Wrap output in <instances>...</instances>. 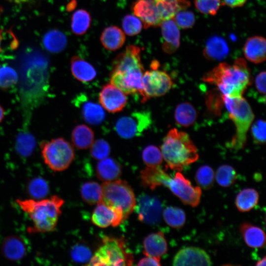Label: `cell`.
<instances>
[{"mask_svg":"<svg viewBox=\"0 0 266 266\" xmlns=\"http://www.w3.org/2000/svg\"><path fill=\"white\" fill-rule=\"evenodd\" d=\"M110 83L126 95L142 93L144 68L139 47L130 45L115 58L112 64Z\"/></svg>","mask_w":266,"mask_h":266,"instance_id":"1","label":"cell"},{"mask_svg":"<svg viewBox=\"0 0 266 266\" xmlns=\"http://www.w3.org/2000/svg\"><path fill=\"white\" fill-rule=\"evenodd\" d=\"M16 203L32 222L27 229L29 233H48L56 228L64 200L57 195H53L40 199H17Z\"/></svg>","mask_w":266,"mask_h":266,"instance_id":"2","label":"cell"},{"mask_svg":"<svg viewBox=\"0 0 266 266\" xmlns=\"http://www.w3.org/2000/svg\"><path fill=\"white\" fill-rule=\"evenodd\" d=\"M202 80L215 85L223 96L230 98L242 97L251 82L246 62L242 58L232 65L220 63L205 74Z\"/></svg>","mask_w":266,"mask_h":266,"instance_id":"3","label":"cell"},{"mask_svg":"<svg viewBox=\"0 0 266 266\" xmlns=\"http://www.w3.org/2000/svg\"><path fill=\"white\" fill-rule=\"evenodd\" d=\"M161 151L168 166L177 171H181L199 158L197 148L189 135L175 128L165 137Z\"/></svg>","mask_w":266,"mask_h":266,"instance_id":"4","label":"cell"},{"mask_svg":"<svg viewBox=\"0 0 266 266\" xmlns=\"http://www.w3.org/2000/svg\"><path fill=\"white\" fill-rule=\"evenodd\" d=\"M222 98L229 117L236 128L230 147L236 150H240L245 145L247 133L254 118V113L249 104L242 97L230 98L222 95Z\"/></svg>","mask_w":266,"mask_h":266,"instance_id":"5","label":"cell"},{"mask_svg":"<svg viewBox=\"0 0 266 266\" xmlns=\"http://www.w3.org/2000/svg\"><path fill=\"white\" fill-rule=\"evenodd\" d=\"M133 256L123 238L105 236L87 266H131Z\"/></svg>","mask_w":266,"mask_h":266,"instance_id":"6","label":"cell"},{"mask_svg":"<svg viewBox=\"0 0 266 266\" xmlns=\"http://www.w3.org/2000/svg\"><path fill=\"white\" fill-rule=\"evenodd\" d=\"M101 201L112 207L122 210L124 220L134 210L136 199L133 190L125 180H115L104 182L102 185Z\"/></svg>","mask_w":266,"mask_h":266,"instance_id":"7","label":"cell"},{"mask_svg":"<svg viewBox=\"0 0 266 266\" xmlns=\"http://www.w3.org/2000/svg\"><path fill=\"white\" fill-rule=\"evenodd\" d=\"M41 149L45 164L55 172L67 169L74 158L73 147L62 137L42 143Z\"/></svg>","mask_w":266,"mask_h":266,"instance_id":"8","label":"cell"},{"mask_svg":"<svg viewBox=\"0 0 266 266\" xmlns=\"http://www.w3.org/2000/svg\"><path fill=\"white\" fill-rule=\"evenodd\" d=\"M159 63L153 61L151 69L144 72L142 77V101L162 96L171 88L173 81L170 76L165 71L158 69Z\"/></svg>","mask_w":266,"mask_h":266,"instance_id":"9","label":"cell"},{"mask_svg":"<svg viewBox=\"0 0 266 266\" xmlns=\"http://www.w3.org/2000/svg\"><path fill=\"white\" fill-rule=\"evenodd\" d=\"M151 123L149 112L145 111H136L129 115L120 117L115 124V129L121 137L130 139L139 136L148 128Z\"/></svg>","mask_w":266,"mask_h":266,"instance_id":"10","label":"cell"},{"mask_svg":"<svg viewBox=\"0 0 266 266\" xmlns=\"http://www.w3.org/2000/svg\"><path fill=\"white\" fill-rule=\"evenodd\" d=\"M166 187L185 204L196 207L200 203L201 188L194 187L180 171L176 173L174 178H171Z\"/></svg>","mask_w":266,"mask_h":266,"instance_id":"11","label":"cell"},{"mask_svg":"<svg viewBox=\"0 0 266 266\" xmlns=\"http://www.w3.org/2000/svg\"><path fill=\"white\" fill-rule=\"evenodd\" d=\"M138 219L141 222L153 225L159 222L162 214V205L160 200L154 197L140 195L136 201L134 207Z\"/></svg>","mask_w":266,"mask_h":266,"instance_id":"12","label":"cell"},{"mask_svg":"<svg viewBox=\"0 0 266 266\" xmlns=\"http://www.w3.org/2000/svg\"><path fill=\"white\" fill-rule=\"evenodd\" d=\"M132 9L134 15L141 20L145 29L160 26L163 22L157 0H136Z\"/></svg>","mask_w":266,"mask_h":266,"instance_id":"13","label":"cell"},{"mask_svg":"<svg viewBox=\"0 0 266 266\" xmlns=\"http://www.w3.org/2000/svg\"><path fill=\"white\" fill-rule=\"evenodd\" d=\"M99 99L101 106L110 113L122 111L127 102L126 94L111 83L102 87Z\"/></svg>","mask_w":266,"mask_h":266,"instance_id":"14","label":"cell"},{"mask_svg":"<svg viewBox=\"0 0 266 266\" xmlns=\"http://www.w3.org/2000/svg\"><path fill=\"white\" fill-rule=\"evenodd\" d=\"M91 220L97 226L103 228L110 226L117 227L124 221L121 208L108 206L101 201L94 210Z\"/></svg>","mask_w":266,"mask_h":266,"instance_id":"15","label":"cell"},{"mask_svg":"<svg viewBox=\"0 0 266 266\" xmlns=\"http://www.w3.org/2000/svg\"><path fill=\"white\" fill-rule=\"evenodd\" d=\"M173 266H210L211 259L202 249L187 247L180 249L173 260Z\"/></svg>","mask_w":266,"mask_h":266,"instance_id":"16","label":"cell"},{"mask_svg":"<svg viewBox=\"0 0 266 266\" xmlns=\"http://www.w3.org/2000/svg\"><path fill=\"white\" fill-rule=\"evenodd\" d=\"M28 251V245L21 236L10 235L4 238L0 245V253L6 260L17 262L22 260Z\"/></svg>","mask_w":266,"mask_h":266,"instance_id":"17","label":"cell"},{"mask_svg":"<svg viewBox=\"0 0 266 266\" xmlns=\"http://www.w3.org/2000/svg\"><path fill=\"white\" fill-rule=\"evenodd\" d=\"M163 39L162 48L167 54L175 52L180 45V33L173 18L164 21L161 24Z\"/></svg>","mask_w":266,"mask_h":266,"instance_id":"18","label":"cell"},{"mask_svg":"<svg viewBox=\"0 0 266 266\" xmlns=\"http://www.w3.org/2000/svg\"><path fill=\"white\" fill-rule=\"evenodd\" d=\"M140 177L142 186L151 190L162 185L166 187L171 178L160 166L145 167L140 171Z\"/></svg>","mask_w":266,"mask_h":266,"instance_id":"19","label":"cell"},{"mask_svg":"<svg viewBox=\"0 0 266 266\" xmlns=\"http://www.w3.org/2000/svg\"><path fill=\"white\" fill-rule=\"evenodd\" d=\"M266 51V39L260 36H255L248 38L243 48L245 58L248 61L256 64L265 61Z\"/></svg>","mask_w":266,"mask_h":266,"instance_id":"20","label":"cell"},{"mask_svg":"<svg viewBox=\"0 0 266 266\" xmlns=\"http://www.w3.org/2000/svg\"><path fill=\"white\" fill-rule=\"evenodd\" d=\"M143 253L146 256L161 258L167 251V244L162 232L148 235L143 241Z\"/></svg>","mask_w":266,"mask_h":266,"instance_id":"21","label":"cell"},{"mask_svg":"<svg viewBox=\"0 0 266 266\" xmlns=\"http://www.w3.org/2000/svg\"><path fill=\"white\" fill-rule=\"evenodd\" d=\"M239 230L248 246L253 248H263L265 246V233L260 228L244 223L240 225Z\"/></svg>","mask_w":266,"mask_h":266,"instance_id":"22","label":"cell"},{"mask_svg":"<svg viewBox=\"0 0 266 266\" xmlns=\"http://www.w3.org/2000/svg\"><path fill=\"white\" fill-rule=\"evenodd\" d=\"M70 68L73 76L82 82L92 81L97 75L96 70L93 66L78 56H74L71 58Z\"/></svg>","mask_w":266,"mask_h":266,"instance_id":"23","label":"cell"},{"mask_svg":"<svg viewBox=\"0 0 266 266\" xmlns=\"http://www.w3.org/2000/svg\"><path fill=\"white\" fill-rule=\"evenodd\" d=\"M203 53L204 56L210 61H221L227 56L229 47L223 38L214 36L207 40Z\"/></svg>","mask_w":266,"mask_h":266,"instance_id":"24","label":"cell"},{"mask_svg":"<svg viewBox=\"0 0 266 266\" xmlns=\"http://www.w3.org/2000/svg\"><path fill=\"white\" fill-rule=\"evenodd\" d=\"M120 165L111 158L107 157L100 160L96 166L98 178L104 182L117 179L121 175Z\"/></svg>","mask_w":266,"mask_h":266,"instance_id":"25","label":"cell"},{"mask_svg":"<svg viewBox=\"0 0 266 266\" xmlns=\"http://www.w3.org/2000/svg\"><path fill=\"white\" fill-rule=\"evenodd\" d=\"M100 41L103 47L110 51H115L122 47L126 40L124 32L117 26L105 28L100 36Z\"/></svg>","mask_w":266,"mask_h":266,"instance_id":"26","label":"cell"},{"mask_svg":"<svg viewBox=\"0 0 266 266\" xmlns=\"http://www.w3.org/2000/svg\"><path fill=\"white\" fill-rule=\"evenodd\" d=\"M81 112L84 120L92 125L100 124L105 117L103 107L91 101H85L82 103Z\"/></svg>","mask_w":266,"mask_h":266,"instance_id":"27","label":"cell"},{"mask_svg":"<svg viewBox=\"0 0 266 266\" xmlns=\"http://www.w3.org/2000/svg\"><path fill=\"white\" fill-rule=\"evenodd\" d=\"M71 139L74 146L79 149L89 148L94 141L93 131L87 125L76 126L71 133Z\"/></svg>","mask_w":266,"mask_h":266,"instance_id":"28","label":"cell"},{"mask_svg":"<svg viewBox=\"0 0 266 266\" xmlns=\"http://www.w3.org/2000/svg\"><path fill=\"white\" fill-rule=\"evenodd\" d=\"M259 199V195L257 190L253 188H246L237 194L235 204L239 211L248 212L258 204Z\"/></svg>","mask_w":266,"mask_h":266,"instance_id":"29","label":"cell"},{"mask_svg":"<svg viewBox=\"0 0 266 266\" xmlns=\"http://www.w3.org/2000/svg\"><path fill=\"white\" fill-rule=\"evenodd\" d=\"M157 2L163 21L172 18L178 12L190 6L187 0H157Z\"/></svg>","mask_w":266,"mask_h":266,"instance_id":"30","label":"cell"},{"mask_svg":"<svg viewBox=\"0 0 266 266\" xmlns=\"http://www.w3.org/2000/svg\"><path fill=\"white\" fill-rule=\"evenodd\" d=\"M174 117L178 125L187 127L194 124L197 117V112L190 103L184 102L176 106Z\"/></svg>","mask_w":266,"mask_h":266,"instance_id":"31","label":"cell"},{"mask_svg":"<svg viewBox=\"0 0 266 266\" xmlns=\"http://www.w3.org/2000/svg\"><path fill=\"white\" fill-rule=\"evenodd\" d=\"M45 48L53 53H58L64 50L67 43L65 35L58 30H51L47 32L43 38Z\"/></svg>","mask_w":266,"mask_h":266,"instance_id":"32","label":"cell"},{"mask_svg":"<svg viewBox=\"0 0 266 266\" xmlns=\"http://www.w3.org/2000/svg\"><path fill=\"white\" fill-rule=\"evenodd\" d=\"M80 191L82 199L89 204H96L101 200V185L95 181L85 182L82 185Z\"/></svg>","mask_w":266,"mask_h":266,"instance_id":"33","label":"cell"},{"mask_svg":"<svg viewBox=\"0 0 266 266\" xmlns=\"http://www.w3.org/2000/svg\"><path fill=\"white\" fill-rule=\"evenodd\" d=\"M91 21V17L87 11L84 9L76 10L71 17V28L72 32L76 35L84 34L89 28Z\"/></svg>","mask_w":266,"mask_h":266,"instance_id":"34","label":"cell"},{"mask_svg":"<svg viewBox=\"0 0 266 266\" xmlns=\"http://www.w3.org/2000/svg\"><path fill=\"white\" fill-rule=\"evenodd\" d=\"M163 215L166 223L173 228H180L185 223L186 215L185 212L179 207H167L164 210Z\"/></svg>","mask_w":266,"mask_h":266,"instance_id":"35","label":"cell"},{"mask_svg":"<svg viewBox=\"0 0 266 266\" xmlns=\"http://www.w3.org/2000/svg\"><path fill=\"white\" fill-rule=\"evenodd\" d=\"M237 178L235 169L231 166L223 165L220 166L215 173L217 183L223 187H228L234 184Z\"/></svg>","mask_w":266,"mask_h":266,"instance_id":"36","label":"cell"},{"mask_svg":"<svg viewBox=\"0 0 266 266\" xmlns=\"http://www.w3.org/2000/svg\"><path fill=\"white\" fill-rule=\"evenodd\" d=\"M195 180L198 186L201 189H210L214 183V173L212 168L207 165L200 167L195 175Z\"/></svg>","mask_w":266,"mask_h":266,"instance_id":"37","label":"cell"},{"mask_svg":"<svg viewBox=\"0 0 266 266\" xmlns=\"http://www.w3.org/2000/svg\"><path fill=\"white\" fill-rule=\"evenodd\" d=\"M18 76L17 72L11 66L3 65L0 66V88L7 90L18 82Z\"/></svg>","mask_w":266,"mask_h":266,"instance_id":"38","label":"cell"},{"mask_svg":"<svg viewBox=\"0 0 266 266\" xmlns=\"http://www.w3.org/2000/svg\"><path fill=\"white\" fill-rule=\"evenodd\" d=\"M142 158L148 167L160 166L163 161L161 151L157 146L152 145H148L143 149Z\"/></svg>","mask_w":266,"mask_h":266,"instance_id":"39","label":"cell"},{"mask_svg":"<svg viewBox=\"0 0 266 266\" xmlns=\"http://www.w3.org/2000/svg\"><path fill=\"white\" fill-rule=\"evenodd\" d=\"M28 191L33 199H40L45 198L49 192V186L44 179L35 178L29 183Z\"/></svg>","mask_w":266,"mask_h":266,"instance_id":"40","label":"cell"},{"mask_svg":"<svg viewBox=\"0 0 266 266\" xmlns=\"http://www.w3.org/2000/svg\"><path fill=\"white\" fill-rule=\"evenodd\" d=\"M142 23L136 16L127 15L122 21V27L124 32L127 35L133 36L140 33L142 28Z\"/></svg>","mask_w":266,"mask_h":266,"instance_id":"41","label":"cell"},{"mask_svg":"<svg viewBox=\"0 0 266 266\" xmlns=\"http://www.w3.org/2000/svg\"><path fill=\"white\" fill-rule=\"evenodd\" d=\"M90 147L91 156L96 160L104 159L109 155L110 147L108 143L102 139L94 141Z\"/></svg>","mask_w":266,"mask_h":266,"instance_id":"42","label":"cell"},{"mask_svg":"<svg viewBox=\"0 0 266 266\" xmlns=\"http://www.w3.org/2000/svg\"><path fill=\"white\" fill-rule=\"evenodd\" d=\"M72 259L78 263L89 262L92 257V253L90 248L83 244L74 245L70 251Z\"/></svg>","mask_w":266,"mask_h":266,"instance_id":"43","label":"cell"},{"mask_svg":"<svg viewBox=\"0 0 266 266\" xmlns=\"http://www.w3.org/2000/svg\"><path fill=\"white\" fill-rule=\"evenodd\" d=\"M197 10L204 14L214 15L221 5V0H195Z\"/></svg>","mask_w":266,"mask_h":266,"instance_id":"44","label":"cell"},{"mask_svg":"<svg viewBox=\"0 0 266 266\" xmlns=\"http://www.w3.org/2000/svg\"><path fill=\"white\" fill-rule=\"evenodd\" d=\"M173 19L178 27L184 29L191 28L195 23V16L194 13L185 9L178 12Z\"/></svg>","mask_w":266,"mask_h":266,"instance_id":"45","label":"cell"},{"mask_svg":"<svg viewBox=\"0 0 266 266\" xmlns=\"http://www.w3.org/2000/svg\"><path fill=\"white\" fill-rule=\"evenodd\" d=\"M251 134L255 142L262 144L266 142V122L263 120L256 121L251 127Z\"/></svg>","mask_w":266,"mask_h":266,"instance_id":"46","label":"cell"},{"mask_svg":"<svg viewBox=\"0 0 266 266\" xmlns=\"http://www.w3.org/2000/svg\"><path fill=\"white\" fill-rule=\"evenodd\" d=\"M255 87L260 96V100L265 102L266 100V72L261 71L256 76Z\"/></svg>","mask_w":266,"mask_h":266,"instance_id":"47","label":"cell"},{"mask_svg":"<svg viewBox=\"0 0 266 266\" xmlns=\"http://www.w3.org/2000/svg\"><path fill=\"white\" fill-rule=\"evenodd\" d=\"M161 258L146 256L141 259L138 263L137 266H161Z\"/></svg>","mask_w":266,"mask_h":266,"instance_id":"48","label":"cell"},{"mask_svg":"<svg viewBox=\"0 0 266 266\" xmlns=\"http://www.w3.org/2000/svg\"><path fill=\"white\" fill-rule=\"evenodd\" d=\"M247 0H223V4L231 7H240L244 4Z\"/></svg>","mask_w":266,"mask_h":266,"instance_id":"49","label":"cell"},{"mask_svg":"<svg viewBox=\"0 0 266 266\" xmlns=\"http://www.w3.org/2000/svg\"><path fill=\"white\" fill-rule=\"evenodd\" d=\"M5 116V110L0 104V124L2 122Z\"/></svg>","mask_w":266,"mask_h":266,"instance_id":"50","label":"cell"},{"mask_svg":"<svg viewBox=\"0 0 266 266\" xmlns=\"http://www.w3.org/2000/svg\"><path fill=\"white\" fill-rule=\"evenodd\" d=\"M255 265L257 266H266V257L264 256L262 259L258 261Z\"/></svg>","mask_w":266,"mask_h":266,"instance_id":"51","label":"cell"},{"mask_svg":"<svg viewBox=\"0 0 266 266\" xmlns=\"http://www.w3.org/2000/svg\"><path fill=\"white\" fill-rule=\"evenodd\" d=\"M10 2H13L17 4L25 3L29 1L30 0H7Z\"/></svg>","mask_w":266,"mask_h":266,"instance_id":"52","label":"cell"},{"mask_svg":"<svg viewBox=\"0 0 266 266\" xmlns=\"http://www.w3.org/2000/svg\"><path fill=\"white\" fill-rule=\"evenodd\" d=\"M3 39L2 30L0 29V52L2 50V41Z\"/></svg>","mask_w":266,"mask_h":266,"instance_id":"53","label":"cell"}]
</instances>
